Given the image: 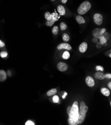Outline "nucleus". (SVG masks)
Here are the masks:
<instances>
[{"instance_id":"obj_1","label":"nucleus","mask_w":111,"mask_h":125,"mask_svg":"<svg viewBox=\"0 0 111 125\" xmlns=\"http://www.w3.org/2000/svg\"><path fill=\"white\" fill-rule=\"evenodd\" d=\"M79 116V107L77 101L73 103L68 119V123L69 125H77V121Z\"/></svg>"},{"instance_id":"obj_2","label":"nucleus","mask_w":111,"mask_h":125,"mask_svg":"<svg viewBox=\"0 0 111 125\" xmlns=\"http://www.w3.org/2000/svg\"><path fill=\"white\" fill-rule=\"evenodd\" d=\"M88 107L86 105L84 101H82L80 103V107L79 108V116L77 121V124L81 125L84 122L86 116L87 112L88 111Z\"/></svg>"},{"instance_id":"obj_3","label":"nucleus","mask_w":111,"mask_h":125,"mask_svg":"<svg viewBox=\"0 0 111 125\" xmlns=\"http://www.w3.org/2000/svg\"><path fill=\"white\" fill-rule=\"evenodd\" d=\"M91 8V3L88 1H85L83 2L79 7L78 8V13L80 15H84L90 10Z\"/></svg>"},{"instance_id":"obj_4","label":"nucleus","mask_w":111,"mask_h":125,"mask_svg":"<svg viewBox=\"0 0 111 125\" xmlns=\"http://www.w3.org/2000/svg\"><path fill=\"white\" fill-rule=\"evenodd\" d=\"M103 16L100 14L96 13L94 16V20L95 23L97 25H101L103 23Z\"/></svg>"},{"instance_id":"obj_5","label":"nucleus","mask_w":111,"mask_h":125,"mask_svg":"<svg viewBox=\"0 0 111 125\" xmlns=\"http://www.w3.org/2000/svg\"><path fill=\"white\" fill-rule=\"evenodd\" d=\"M57 67L60 71L64 72V71H65L68 69V65L66 63H64V62H60L57 64Z\"/></svg>"},{"instance_id":"obj_6","label":"nucleus","mask_w":111,"mask_h":125,"mask_svg":"<svg viewBox=\"0 0 111 125\" xmlns=\"http://www.w3.org/2000/svg\"><path fill=\"white\" fill-rule=\"evenodd\" d=\"M57 49L58 50H61L63 49H65L68 50H70L72 49V47L69 44L67 43H62L59 44L57 46Z\"/></svg>"},{"instance_id":"obj_7","label":"nucleus","mask_w":111,"mask_h":125,"mask_svg":"<svg viewBox=\"0 0 111 125\" xmlns=\"http://www.w3.org/2000/svg\"><path fill=\"white\" fill-rule=\"evenodd\" d=\"M85 81L87 85L90 87H93L95 85V81L93 78L91 76H87L86 78Z\"/></svg>"},{"instance_id":"obj_8","label":"nucleus","mask_w":111,"mask_h":125,"mask_svg":"<svg viewBox=\"0 0 111 125\" xmlns=\"http://www.w3.org/2000/svg\"><path fill=\"white\" fill-rule=\"evenodd\" d=\"M88 48V44L86 42H84L80 44L79 47V50L81 53H84L86 52Z\"/></svg>"},{"instance_id":"obj_9","label":"nucleus","mask_w":111,"mask_h":125,"mask_svg":"<svg viewBox=\"0 0 111 125\" xmlns=\"http://www.w3.org/2000/svg\"><path fill=\"white\" fill-rule=\"evenodd\" d=\"M7 75L6 71L4 70H0V82H3L7 79Z\"/></svg>"},{"instance_id":"obj_10","label":"nucleus","mask_w":111,"mask_h":125,"mask_svg":"<svg viewBox=\"0 0 111 125\" xmlns=\"http://www.w3.org/2000/svg\"><path fill=\"white\" fill-rule=\"evenodd\" d=\"M57 10L60 15L64 16L65 15V8L63 6L60 5H58L57 8Z\"/></svg>"},{"instance_id":"obj_11","label":"nucleus","mask_w":111,"mask_h":125,"mask_svg":"<svg viewBox=\"0 0 111 125\" xmlns=\"http://www.w3.org/2000/svg\"><path fill=\"white\" fill-rule=\"evenodd\" d=\"M95 77L99 80H103L105 78V75L100 72H97L95 74Z\"/></svg>"},{"instance_id":"obj_12","label":"nucleus","mask_w":111,"mask_h":125,"mask_svg":"<svg viewBox=\"0 0 111 125\" xmlns=\"http://www.w3.org/2000/svg\"><path fill=\"white\" fill-rule=\"evenodd\" d=\"M76 20L79 24H83L85 23V20L83 18V17L80 15L77 16L76 17Z\"/></svg>"},{"instance_id":"obj_13","label":"nucleus","mask_w":111,"mask_h":125,"mask_svg":"<svg viewBox=\"0 0 111 125\" xmlns=\"http://www.w3.org/2000/svg\"><path fill=\"white\" fill-rule=\"evenodd\" d=\"M101 93L105 96L108 97L110 95V91L108 89L106 88H103L101 89Z\"/></svg>"},{"instance_id":"obj_14","label":"nucleus","mask_w":111,"mask_h":125,"mask_svg":"<svg viewBox=\"0 0 111 125\" xmlns=\"http://www.w3.org/2000/svg\"><path fill=\"white\" fill-rule=\"evenodd\" d=\"M56 93H57V90H56V89L54 88V89H51V90H50L49 91H48L47 92V95H48V96H52V95H55Z\"/></svg>"},{"instance_id":"obj_15","label":"nucleus","mask_w":111,"mask_h":125,"mask_svg":"<svg viewBox=\"0 0 111 125\" xmlns=\"http://www.w3.org/2000/svg\"><path fill=\"white\" fill-rule=\"evenodd\" d=\"M51 16H52V19L55 21H57L58 20V19H59V16H58V15L56 13H53L52 14H51Z\"/></svg>"},{"instance_id":"obj_16","label":"nucleus","mask_w":111,"mask_h":125,"mask_svg":"<svg viewBox=\"0 0 111 125\" xmlns=\"http://www.w3.org/2000/svg\"><path fill=\"white\" fill-rule=\"evenodd\" d=\"M70 57V53L68 51H65L62 55V58L64 59H68Z\"/></svg>"},{"instance_id":"obj_17","label":"nucleus","mask_w":111,"mask_h":125,"mask_svg":"<svg viewBox=\"0 0 111 125\" xmlns=\"http://www.w3.org/2000/svg\"><path fill=\"white\" fill-rule=\"evenodd\" d=\"M62 39H63V41L67 42L69 40L70 37L67 33H63L62 35Z\"/></svg>"},{"instance_id":"obj_18","label":"nucleus","mask_w":111,"mask_h":125,"mask_svg":"<svg viewBox=\"0 0 111 125\" xmlns=\"http://www.w3.org/2000/svg\"><path fill=\"white\" fill-rule=\"evenodd\" d=\"M60 30L61 31L66 30L67 29V25L64 22L61 23L60 24Z\"/></svg>"},{"instance_id":"obj_19","label":"nucleus","mask_w":111,"mask_h":125,"mask_svg":"<svg viewBox=\"0 0 111 125\" xmlns=\"http://www.w3.org/2000/svg\"><path fill=\"white\" fill-rule=\"evenodd\" d=\"M59 31V29L57 26H54L52 30V32L54 35H57Z\"/></svg>"},{"instance_id":"obj_20","label":"nucleus","mask_w":111,"mask_h":125,"mask_svg":"<svg viewBox=\"0 0 111 125\" xmlns=\"http://www.w3.org/2000/svg\"><path fill=\"white\" fill-rule=\"evenodd\" d=\"M44 16H45V18L47 19L48 21L50 20L51 19H52L51 14L48 12H47L45 13V14L44 15Z\"/></svg>"},{"instance_id":"obj_21","label":"nucleus","mask_w":111,"mask_h":125,"mask_svg":"<svg viewBox=\"0 0 111 125\" xmlns=\"http://www.w3.org/2000/svg\"><path fill=\"white\" fill-rule=\"evenodd\" d=\"M54 22H55V21L52 19L50 20L47 21V22H46V25L48 26H51L54 24Z\"/></svg>"},{"instance_id":"obj_22","label":"nucleus","mask_w":111,"mask_h":125,"mask_svg":"<svg viewBox=\"0 0 111 125\" xmlns=\"http://www.w3.org/2000/svg\"><path fill=\"white\" fill-rule=\"evenodd\" d=\"M8 55V53L7 52L3 51H1L0 52V56H1L2 58H5L6 57H7Z\"/></svg>"},{"instance_id":"obj_23","label":"nucleus","mask_w":111,"mask_h":125,"mask_svg":"<svg viewBox=\"0 0 111 125\" xmlns=\"http://www.w3.org/2000/svg\"><path fill=\"white\" fill-rule=\"evenodd\" d=\"M59 100V97H58V96L55 95V96H53V102L54 103H58Z\"/></svg>"},{"instance_id":"obj_24","label":"nucleus","mask_w":111,"mask_h":125,"mask_svg":"<svg viewBox=\"0 0 111 125\" xmlns=\"http://www.w3.org/2000/svg\"><path fill=\"white\" fill-rule=\"evenodd\" d=\"M100 39L101 43L102 44H103V43H106V42H107L106 39L104 38V37H103V36L101 37L100 38Z\"/></svg>"},{"instance_id":"obj_25","label":"nucleus","mask_w":111,"mask_h":125,"mask_svg":"<svg viewBox=\"0 0 111 125\" xmlns=\"http://www.w3.org/2000/svg\"><path fill=\"white\" fill-rule=\"evenodd\" d=\"M96 70H97V71H104V68H103V67H102V66H100V65H98V66H96Z\"/></svg>"},{"instance_id":"obj_26","label":"nucleus","mask_w":111,"mask_h":125,"mask_svg":"<svg viewBox=\"0 0 111 125\" xmlns=\"http://www.w3.org/2000/svg\"><path fill=\"white\" fill-rule=\"evenodd\" d=\"M34 123L31 120H28L27 121H26L25 123V125H34Z\"/></svg>"},{"instance_id":"obj_27","label":"nucleus","mask_w":111,"mask_h":125,"mask_svg":"<svg viewBox=\"0 0 111 125\" xmlns=\"http://www.w3.org/2000/svg\"><path fill=\"white\" fill-rule=\"evenodd\" d=\"M5 46V44L1 40H0V48L4 47Z\"/></svg>"},{"instance_id":"obj_28","label":"nucleus","mask_w":111,"mask_h":125,"mask_svg":"<svg viewBox=\"0 0 111 125\" xmlns=\"http://www.w3.org/2000/svg\"><path fill=\"white\" fill-rule=\"evenodd\" d=\"M106 31V29H105V28H103V29H102V30H101V31H100L101 35H102L103 34H104V33Z\"/></svg>"},{"instance_id":"obj_29","label":"nucleus","mask_w":111,"mask_h":125,"mask_svg":"<svg viewBox=\"0 0 111 125\" xmlns=\"http://www.w3.org/2000/svg\"><path fill=\"white\" fill-rule=\"evenodd\" d=\"M71 109V107L68 106V107H67V115H69V113H70V112Z\"/></svg>"},{"instance_id":"obj_30","label":"nucleus","mask_w":111,"mask_h":125,"mask_svg":"<svg viewBox=\"0 0 111 125\" xmlns=\"http://www.w3.org/2000/svg\"><path fill=\"white\" fill-rule=\"evenodd\" d=\"M105 78L111 79V74H110V73L109 74H107L105 75Z\"/></svg>"},{"instance_id":"obj_31","label":"nucleus","mask_w":111,"mask_h":125,"mask_svg":"<svg viewBox=\"0 0 111 125\" xmlns=\"http://www.w3.org/2000/svg\"><path fill=\"white\" fill-rule=\"evenodd\" d=\"M67 95V93L66 92H64V94L63 95V96H62V98L63 99H65V97H66V96Z\"/></svg>"},{"instance_id":"obj_32","label":"nucleus","mask_w":111,"mask_h":125,"mask_svg":"<svg viewBox=\"0 0 111 125\" xmlns=\"http://www.w3.org/2000/svg\"><path fill=\"white\" fill-rule=\"evenodd\" d=\"M108 86L109 87V88H110V89H111V82H110L108 83Z\"/></svg>"},{"instance_id":"obj_33","label":"nucleus","mask_w":111,"mask_h":125,"mask_svg":"<svg viewBox=\"0 0 111 125\" xmlns=\"http://www.w3.org/2000/svg\"><path fill=\"white\" fill-rule=\"evenodd\" d=\"M61 2L63 4H66L67 2V0H62Z\"/></svg>"},{"instance_id":"obj_34","label":"nucleus","mask_w":111,"mask_h":125,"mask_svg":"<svg viewBox=\"0 0 111 125\" xmlns=\"http://www.w3.org/2000/svg\"><path fill=\"white\" fill-rule=\"evenodd\" d=\"M109 56H110V57H111V53H110V55H109Z\"/></svg>"},{"instance_id":"obj_35","label":"nucleus","mask_w":111,"mask_h":125,"mask_svg":"<svg viewBox=\"0 0 111 125\" xmlns=\"http://www.w3.org/2000/svg\"><path fill=\"white\" fill-rule=\"evenodd\" d=\"M51 1H55V0H51Z\"/></svg>"}]
</instances>
